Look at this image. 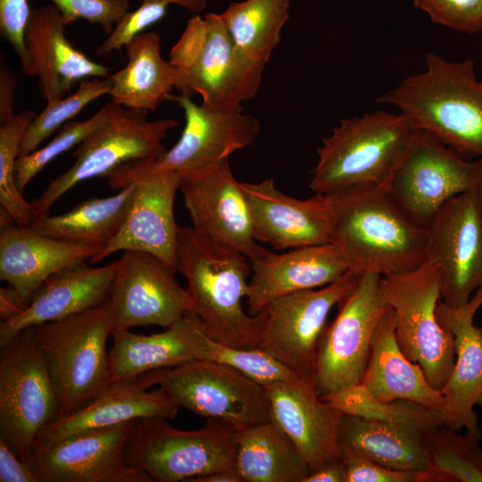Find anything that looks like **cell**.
I'll return each mask as SVG.
<instances>
[{"instance_id":"cell-1","label":"cell","mask_w":482,"mask_h":482,"mask_svg":"<svg viewBox=\"0 0 482 482\" xmlns=\"http://www.w3.org/2000/svg\"><path fill=\"white\" fill-rule=\"evenodd\" d=\"M328 195L334 211L331 243L349 269L386 276L414 270L426 262L428 227L385 187L359 184Z\"/></svg>"},{"instance_id":"cell-2","label":"cell","mask_w":482,"mask_h":482,"mask_svg":"<svg viewBox=\"0 0 482 482\" xmlns=\"http://www.w3.org/2000/svg\"><path fill=\"white\" fill-rule=\"evenodd\" d=\"M187 281L188 311L214 341L237 348H256L258 323L244 310L249 259L193 227L178 226L176 265Z\"/></svg>"},{"instance_id":"cell-3","label":"cell","mask_w":482,"mask_h":482,"mask_svg":"<svg viewBox=\"0 0 482 482\" xmlns=\"http://www.w3.org/2000/svg\"><path fill=\"white\" fill-rule=\"evenodd\" d=\"M425 71L380 96L419 130L430 133L461 157L482 158V81L471 59L449 62L434 53Z\"/></svg>"},{"instance_id":"cell-4","label":"cell","mask_w":482,"mask_h":482,"mask_svg":"<svg viewBox=\"0 0 482 482\" xmlns=\"http://www.w3.org/2000/svg\"><path fill=\"white\" fill-rule=\"evenodd\" d=\"M416 130L401 112L376 111L342 120L317 149L310 188L330 194L359 184L386 187Z\"/></svg>"},{"instance_id":"cell-5","label":"cell","mask_w":482,"mask_h":482,"mask_svg":"<svg viewBox=\"0 0 482 482\" xmlns=\"http://www.w3.org/2000/svg\"><path fill=\"white\" fill-rule=\"evenodd\" d=\"M169 62L179 72L184 94H199L213 109H237L255 96L264 66L236 44L220 14L190 18L171 47Z\"/></svg>"},{"instance_id":"cell-6","label":"cell","mask_w":482,"mask_h":482,"mask_svg":"<svg viewBox=\"0 0 482 482\" xmlns=\"http://www.w3.org/2000/svg\"><path fill=\"white\" fill-rule=\"evenodd\" d=\"M59 402V418L85 407L111 384L108 299L71 316L34 325ZM57 420V419H56Z\"/></svg>"},{"instance_id":"cell-7","label":"cell","mask_w":482,"mask_h":482,"mask_svg":"<svg viewBox=\"0 0 482 482\" xmlns=\"http://www.w3.org/2000/svg\"><path fill=\"white\" fill-rule=\"evenodd\" d=\"M182 109L185 126L179 141L155 158L127 162L107 179L111 188L120 190L136 179L154 172L174 171L181 179L216 165L234 152L250 146L261 130L259 120L237 109H213L196 104L183 94L170 96Z\"/></svg>"},{"instance_id":"cell-8","label":"cell","mask_w":482,"mask_h":482,"mask_svg":"<svg viewBox=\"0 0 482 482\" xmlns=\"http://www.w3.org/2000/svg\"><path fill=\"white\" fill-rule=\"evenodd\" d=\"M145 388L158 386L179 408L236 429L270 420L265 387L235 369L206 359L140 374Z\"/></svg>"},{"instance_id":"cell-9","label":"cell","mask_w":482,"mask_h":482,"mask_svg":"<svg viewBox=\"0 0 482 482\" xmlns=\"http://www.w3.org/2000/svg\"><path fill=\"white\" fill-rule=\"evenodd\" d=\"M441 284L439 269L429 262L409 272L381 276L379 280L381 299L395 314L401 350L421 367L429 385L439 391L455 362L454 337L436 314Z\"/></svg>"},{"instance_id":"cell-10","label":"cell","mask_w":482,"mask_h":482,"mask_svg":"<svg viewBox=\"0 0 482 482\" xmlns=\"http://www.w3.org/2000/svg\"><path fill=\"white\" fill-rule=\"evenodd\" d=\"M164 418L134 421L124 447L126 463L153 481L179 482L233 466L236 428L207 419L196 430H179Z\"/></svg>"},{"instance_id":"cell-11","label":"cell","mask_w":482,"mask_h":482,"mask_svg":"<svg viewBox=\"0 0 482 482\" xmlns=\"http://www.w3.org/2000/svg\"><path fill=\"white\" fill-rule=\"evenodd\" d=\"M0 439L21 460L59 418V402L33 326L0 346Z\"/></svg>"},{"instance_id":"cell-12","label":"cell","mask_w":482,"mask_h":482,"mask_svg":"<svg viewBox=\"0 0 482 482\" xmlns=\"http://www.w3.org/2000/svg\"><path fill=\"white\" fill-rule=\"evenodd\" d=\"M362 275L350 269L320 289L296 291L269 302L255 314L257 348L314 387L317 350L329 312L356 287Z\"/></svg>"},{"instance_id":"cell-13","label":"cell","mask_w":482,"mask_h":482,"mask_svg":"<svg viewBox=\"0 0 482 482\" xmlns=\"http://www.w3.org/2000/svg\"><path fill=\"white\" fill-rule=\"evenodd\" d=\"M148 112L114 104L112 118L72 152V166L52 179L31 202L35 219L47 215L54 204L79 183L107 177L120 166L155 158L166 151L162 141L179 125L172 119L148 120Z\"/></svg>"},{"instance_id":"cell-14","label":"cell","mask_w":482,"mask_h":482,"mask_svg":"<svg viewBox=\"0 0 482 482\" xmlns=\"http://www.w3.org/2000/svg\"><path fill=\"white\" fill-rule=\"evenodd\" d=\"M380 275L364 272L338 303L336 318L326 326L317 350L314 389L321 397L361 384L377 326L389 308L379 294Z\"/></svg>"},{"instance_id":"cell-15","label":"cell","mask_w":482,"mask_h":482,"mask_svg":"<svg viewBox=\"0 0 482 482\" xmlns=\"http://www.w3.org/2000/svg\"><path fill=\"white\" fill-rule=\"evenodd\" d=\"M481 184L482 158L467 160L430 133L417 129L385 187L428 227L445 204Z\"/></svg>"},{"instance_id":"cell-16","label":"cell","mask_w":482,"mask_h":482,"mask_svg":"<svg viewBox=\"0 0 482 482\" xmlns=\"http://www.w3.org/2000/svg\"><path fill=\"white\" fill-rule=\"evenodd\" d=\"M481 185L449 200L428 227L426 262L439 269L441 300L452 307L482 287Z\"/></svg>"},{"instance_id":"cell-17","label":"cell","mask_w":482,"mask_h":482,"mask_svg":"<svg viewBox=\"0 0 482 482\" xmlns=\"http://www.w3.org/2000/svg\"><path fill=\"white\" fill-rule=\"evenodd\" d=\"M135 420L33 445L24 461L38 482H153L123 458Z\"/></svg>"},{"instance_id":"cell-18","label":"cell","mask_w":482,"mask_h":482,"mask_svg":"<svg viewBox=\"0 0 482 482\" xmlns=\"http://www.w3.org/2000/svg\"><path fill=\"white\" fill-rule=\"evenodd\" d=\"M177 271L159 257L126 250L117 260L108 302L112 335L137 326L170 327L188 311Z\"/></svg>"},{"instance_id":"cell-19","label":"cell","mask_w":482,"mask_h":482,"mask_svg":"<svg viewBox=\"0 0 482 482\" xmlns=\"http://www.w3.org/2000/svg\"><path fill=\"white\" fill-rule=\"evenodd\" d=\"M179 190L197 231L239 251L250 262L270 252L253 237L249 206L229 159L185 176Z\"/></svg>"},{"instance_id":"cell-20","label":"cell","mask_w":482,"mask_h":482,"mask_svg":"<svg viewBox=\"0 0 482 482\" xmlns=\"http://www.w3.org/2000/svg\"><path fill=\"white\" fill-rule=\"evenodd\" d=\"M257 242L277 250L331 243L334 211L328 194L297 199L278 190L272 179L240 182Z\"/></svg>"},{"instance_id":"cell-21","label":"cell","mask_w":482,"mask_h":482,"mask_svg":"<svg viewBox=\"0 0 482 482\" xmlns=\"http://www.w3.org/2000/svg\"><path fill=\"white\" fill-rule=\"evenodd\" d=\"M482 306V287L460 307L440 300L436 314L442 326L454 337L455 362L452 372L440 389L443 395L444 426L482 438L474 411L482 406V330L474 325V317Z\"/></svg>"},{"instance_id":"cell-22","label":"cell","mask_w":482,"mask_h":482,"mask_svg":"<svg viewBox=\"0 0 482 482\" xmlns=\"http://www.w3.org/2000/svg\"><path fill=\"white\" fill-rule=\"evenodd\" d=\"M180 181L181 177L174 171L150 173L133 180L134 199L124 224L89 262H99L118 251L132 250L152 253L176 270L179 225L173 206Z\"/></svg>"},{"instance_id":"cell-23","label":"cell","mask_w":482,"mask_h":482,"mask_svg":"<svg viewBox=\"0 0 482 482\" xmlns=\"http://www.w3.org/2000/svg\"><path fill=\"white\" fill-rule=\"evenodd\" d=\"M270 420L294 443L310 472L341 459L340 411L320 399L301 380L264 386Z\"/></svg>"},{"instance_id":"cell-24","label":"cell","mask_w":482,"mask_h":482,"mask_svg":"<svg viewBox=\"0 0 482 482\" xmlns=\"http://www.w3.org/2000/svg\"><path fill=\"white\" fill-rule=\"evenodd\" d=\"M0 279L14 287L29 305L35 290L52 274L89 261L103 249L55 239L16 224L0 207Z\"/></svg>"},{"instance_id":"cell-25","label":"cell","mask_w":482,"mask_h":482,"mask_svg":"<svg viewBox=\"0 0 482 482\" xmlns=\"http://www.w3.org/2000/svg\"><path fill=\"white\" fill-rule=\"evenodd\" d=\"M116 268L117 260L101 267L80 262L49 276L21 313L0 322V346L27 327L61 320L104 303Z\"/></svg>"},{"instance_id":"cell-26","label":"cell","mask_w":482,"mask_h":482,"mask_svg":"<svg viewBox=\"0 0 482 482\" xmlns=\"http://www.w3.org/2000/svg\"><path fill=\"white\" fill-rule=\"evenodd\" d=\"M250 262L253 275L245 297L250 315L257 314L277 297L327 286L350 270L333 243L294 248L279 254L270 251Z\"/></svg>"},{"instance_id":"cell-27","label":"cell","mask_w":482,"mask_h":482,"mask_svg":"<svg viewBox=\"0 0 482 482\" xmlns=\"http://www.w3.org/2000/svg\"><path fill=\"white\" fill-rule=\"evenodd\" d=\"M65 27L54 4L31 10L24 41L46 101L64 97L83 79L108 76L107 67L88 58L68 40Z\"/></svg>"},{"instance_id":"cell-28","label":"cell","mask_w":482,"mask_h":482,"mask_svg":"<svg viewBox=\"0 0 482 482\" xmlns=\"http://www.w3.org/2000/svg\"><path fill=\"white\" fill-rule=\"evenodd\" d=\"M206 336L198 318L191 312L159 333H115L112 335L113 345L109 352L111 383L203 359Z\"/></svg>"},{"instance_id":"cell-29","label":"cell","mask_w":482,"mask_h":482,"mask_svg":"<svg viewBox=\"0 0 482 482\" xmlns=\"http://www.w3.org/2000/svg\"><path fill=\"white\" fill-rule=\"evenodd\" d=\"M179 408L159 388L147 392L136 378L111 383L85 407L44 427L33 445L141 418L173 419Z\"/></svg>"},{"instance_id":"cell-30","label":"cell","mask_w":482,"mask_h":482,"mask_svg":"<svg viewBox=\"0 0 482 482\" xmlns=\"http://www.w3.org/2000/svg\"><path fill=\"white\" fill-rule=\"evenodd\" d=\"M361 384L376 398L407 400L442 411L441 392L432 387L421 367L401 350L395 336V314L389 307L373 335Z\"/></svg>"},{"instance_id":"cell-31","label":"cell","mask_w":482,"mask_h":482,"mask_svg":"<svg viewBox=\"0 0 482 482\" xmlns=\"http://www.w3.org/2000/svg\"><path fill=\"white\" fill-rule=\"evenodd\" d=\"M128 63L109 75L112 102L129 109L154 112L175 87L184 94L181 78L161 54V37L142 32L125 45Z\"/></svg>"},{"instance_id":"cell-32","label":"cell","mask_w":482,"mask_h":482,"mask_svg":"<svg viewBox=\"0 0 482 482\" xmlns=\"http://www.w3.org/2000/svg\"><path fill=\"white\" fill-rule=\"evenodd\" d=\"M428 432L408 423H391L344 414L341 446L349 448L388 469L421 471L428 467Z\"/></svg>"},{"instance_id":"cell-33","label":"cell","mask_w":482,"mask_h":482,"mask_svg":"<svg viewBox=\"0 0 482 482\" xmlns=\"http://www.w3.org/2000/svg\"><path fill=\"white\" fill-rule=\"evenodd\" d=\"M233 465L244 482H303L310 469L271 420L236 429Z\"/></svg>"},{"instance_id":"cell-34","label":"cell","mask_w":482,"mask_h":482,"mask_svg":"<svg viewBox=\"0 0 482 482\" xmlns=\"http://www.w3.org/2000/svg\"><path fill=\"white\" fill-rule=\"evenodd\" d=\"M135 190L132 183L113 195L86 199L64 213L35 219L30 228L62 241L104 248L124 224Z\"/></svg>"},{"instance_id":"cell-35","label":"cell","mask_w":482,"mask_h":482,"mask_svg":"<svg viewBox=\"0 0 482 482\" xmlns=\"http://www.w3.org/2000/svg\"><path fill=\"white\" fill-rule=\"evenodd\" d=\"M290 1L233 2L220 16L237 46L254 62L265 66L289 19Z\"/></svg>"},{"instance_id":"cell-36","label":"cell","mask_w":482,"mask_h":482,"mask_svg":"<svg viewBox=\"0 0 482 482\" xmlns=\"http://www.w3.org/2000/svg\"><path fill=\"white\" fill-rule=\"evenodd\" d=\"M479 439L445 426L429 431L426 436L428 464L417 472L416 482H482Z\"/></svg>"},{"instance_id":"cell-37","label":"cell","mask_w":482,"mask_h":482,"mask_svg":"<svg viewBox=\"0 0 482 482\" xmlns=\"http://www.w3.org/2000/svg\"><path fill=\"white\" fill-rule=\"evenodd\" d=\"M320 399L344 414L366 420L412 424L427 432L444 426L442 411L407 400H379L362 384L346 386Z\"/></svg>"},{"instance_id":"cell-38","label":"cell","mask_w":482,"mask_h":482,"mask_svg":"<svg viewBox=\"0 0 482 482\" xmlns=\"http://www.w3.org/2000/svg\"><path fill=\"white\" fill-rule=\"evenodd\" d=\"M36 115L33 110L26 109L0 123V207L21 227H30L35 217L31 203L17 187L15 163L23 134Z\"/></svg>"},{"instance_id":"cell-39","label":"cell","mask_w":482,"mask_h":482,"mask_svg":"<svg viewBox=\"0 0 482 482\" xmlns=\"http://www.w3.org/2000/svg\"><path fill=\"white\" fill-rule=\"evenodd\" d=\"M111 81L107 79H86L79 82L77 90L68 96L46 101V107L27 127L20 146L19 156L28 154L39 145L72 120L87 104L99 97L109 95Z\"/></svg>"},{"instance_id":"cell-40","label":"cell","mask_w":482,"mask_h":482,"mask_svg":"<svg viewBox=\"0 0 482 482\" xmlns=\"http://www.w3.org/2000/svg\"><path fill=\"white\" fill-rule=\"evenodd\" d=\"M113 110L114 104L111 102L87 120H70L59 129L56 136L45 146L19 156L15 163V180L19 190L23 193L29 182L49 162L78 146L94 131L108 122Z\"/></svg>"},{"instance_id":"cell-41","label":"cell","mask_w":482,"mask_h":482,"mask_svg":"<svg viewBox=\"0 0 482 482\" xmlns=\"http://www.w3.org/2000/svg\"><path fill=\"white\" fill-rule=\"evenodd\" d=\"M203 359L226 364L263 386L300 380L288 368L260 348H237L206 336Z\"/></svg>"},{"instance_id":"cell-42","label":"cell","mask_w":482,"mask_h":482,"mask_svg":"<svg viewBox=\"0 0 482 482\" xmlns=\"http://www.w3.org/2000/svg\"><path fill=\"white\" fill-rule=\"evenodd\" d=\"M170 4H178L187 11L198 13L207 6V0H141L140 5L129 12L115 26L113 31L96 48L99 56H107L120 50L135 36L162 20Z\"/></svg>"},{"instance_id":"cell-43","label":"cell","mask_w":482,"mask_h":482,"mask_svg":"<svg viewBox=\"0 0 482 482\" xmlns=\"http://www.w3.org/2000/svg\"><path fill=\"white\" fill-rule=\"evenodd\" d=\"M431 21L469 33L482 32V0H413Z\"/></svg>"},{"instance_id":"cell-44","label":"cell","mask_w":482,"mask_h":482,"mask_svg":"<svg viewBox=\"0 0 482 482\" xmlns=\"http://www.w3.org/2000/svg\"><path fill=\"white\" fill-rule=\"evenodd\" d=\"M60 11L65 26L81 19L101 26L108 36L129 12V0H50Z\"/></svg>"},{"instance_id":"cell-45","label":"cell","mask_w":482,"mask_h":482,"mask_svg":"<svg viewBox=\"0 0 482 482\" xmlns=\"http://www.w3.org/2000/svg\"><path fill=\"white\" fill-rule=\"evenodd\" d=\"M30 13L28 0H0L1 35L15 51L22 71L28 76H35L33 64L24 41Z\"/></svg>"},{"instance_id":"cell-46","label":"cell","mask_w":482,"mask_h":482,"mask_svg":"<svg viewBox=\"0 0 482 482\" xmlns=\"http://www.w3.org/2000/svg\"><path fill=\"white\" fill-rule=\"evenodd\" d=\"M345 482H416V471L395 470L342 446Z\"/></svg>"},{"instance_id":"cell-47","label":"cell","mask_w":482,"mask_h":482,"mask_svg":"<svg viewBox=\"0 0 482 482\" xmlns=\"http://www.w3.org/2000/svg\"><path fill=\"white\" fill-rule=\"evenodd\" d=\"M0 482H38L29 463L0 439Z\"/></svg>"},{"instance_id":"cell-48","label":"cell","mask_w":482,"mask_h":482,"mask_svg":"<svg viewBox=\"0 0 482 482\" xmlns=\"http://www.w3.org/2000/svg\"><path fill=\"white\" fill-rule=\"evenodd\" d=\"M16 78L7 65L3 54L0 62V123L9 120L13 112Z\"/></svg>"},{"instance_id":"cell-49","label":"cell","mask_w":482,"mask_h":482,"mask_svg":"<svg viewBox=\"0 0 482 482\" xmlns=\"http://www.w3.org/2000/svg\"><path fill=\"white\" fill-rule=\"evenodd\" d=\"M27 303L21 298L16 289L8 285L0 288V318L5 321L21 313Z\"/></svg>"},{"instance_id":"cell-50","label":"cell","mask_w":482,"mask_h":482,"mask_svg":"<svg viewBox=\"0 0 482 482\" xmlns=\"http://www.w3.org/2000/svg\"><path fill=\"white\" fill-rule=\"evenodd\" d=\"M303 482H345V467L342 460L326 463L311 471Z\"/></svg>"},{"instance_id":"cell-51","label":"cell","mask_w":482,"mask_h":482,"mask_svg":"<svg viewBox=\"0 0 482 482\" xmlns=\"http://www.w3.org/2000/svg\"><path fill=\"white\" fill-rule=\"evenodd\" d=\"M187 482H244L234 465L206 475L188 479Z\"/></svg>"},{"instance_id":"cell-52","label":"cell","mask_w":482,"mask_h":482,"mask_svg":"<svg viewBox=\"0 0 482 482\" xmlns=\"http://www.w3.org/2000/svg\"><path fill=\"white\" fill-rule=\"evenodd\" d=\"M481 65H482V51H481Z\"/></svg>"},{"instance_id":"cell-53","label":"cell","mask_w":482,"mask_h":482,"mask_svg":"<svg viewBox=\"0 0 482 482\" xmlns=\"http://www.w3.org/2000/svg\"><path fill=\"white\" fill-rule=\"evenodd\" d=\"M481 192H482V185H481Z\"/></svg>"},{"instance_id":"cell-54","label":"cell","mask_w":482,"mask_h":482,"mask_svg":"<svg viewBox=\"0 0 482 482\" xmlns=\"http://www.w3.org/2000/svg\"><path fill=\"white\" fill-rule=\"evenodd\" d=\"M480 328H481V330H482V327H481Z\"/></svg>"}]
</instances>
